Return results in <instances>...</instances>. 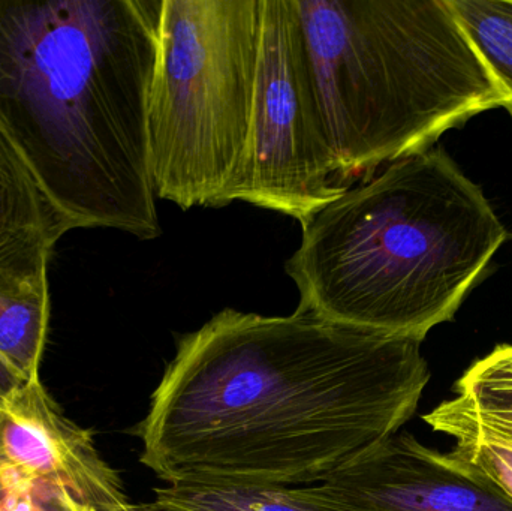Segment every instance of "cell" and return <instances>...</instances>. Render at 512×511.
I'll use <instances>...</instances> for the list:
<instances>
[{
	"instance_id": "7a4b0ae2",
	"label": "cell",
	"mask_w": 512,
	"mask_h": 511,
	"mask_svg": "<svg viewBox=\"0 0 512 511\" xmlns=\"http://www.w3.org/2000/svg\"><path fill=\"white\" fill-rule=\"evenodd\" d=\"M162 0H0V129L68 231L161 236L149 105Z\"/></svg>"
},
{
	"instance_id": "9c48e42d",
	"label": "cell",
	"mask_w": 512,
	"mask_h": 511,
	"mask_svg": "<svg viewBox=\"0 0 512 511\" xmlns=\"http://www.w3.org/2000/svg\"><path fill=\"white\" fill-rule=\"evenodd\" d=\"M66 233L62 216L0 129V269L50 261Z\"/></svg>"
},
{
	"instance_id": "8992f818",
	"label": "cell",
	"mask_w": 512,
	"mask_h": 511,
	"mask_svg": "<svg viewBox=\"0 0 512 511\" xmlns=\"http://www.w3.org/2000/svg\"><path fill=\"white\" fill-rule=\"evenodd\" d=\"M297 0H261L251 152L239 201L301 225L345 192Z\"/></svg>"
},
{
	"instance_id": "30bf717a",
	"label": "cell",
	"mask_w": 512,
	"mask_h": 511,
	"mask_svg": "<svg viewBox=\"0 0 512 511\" xmlns=\"http://www.w3.org/2000/svg\"><path fill=\"white\" fill-rule=\"evenodd\" d=\"M48 261L0 269V357L24 380L39 377L50 321Z\"/></svg>"
},
{
	"instance_id": "6da1fadb",
	"label": "cell",
	"mask_w": 512,
	"mask_h": 511,
	"mask_svg": "<svg viewBox=\"0 0 512 511\" xmlns=\"http://www.w3.org/2000/svg\"><path fill=\"white\" fill-rule=\"evenodd\" d=\"M421 344L224 309L177 341L134 429L140 462L168 486L319 485L414 417Z\"/></svg>"
},
{
	"instance_id": "7c38bea8",
	"label": "cell",
	"mask_w": 512,
	"mask_h": 511,
	"mask_svg": "<svg viewBox=\"0 0 512 511\" xmlns=\"http://www.w3.org/2000/svg\"><path fill=\"white\" fill-rule=\"evenodd\" d=\"M457 23L508 93L512 119V2L448 0Z\"/></svg>"
},
{
	"instance_id": "e0dca14e",
	"label": "cell",
	"mask_w": 512,
	"mask_h": 511,
	"mask_svg": "<svg viewBox=\"0 0 512 511\" xmlns=\"http://www.w3.org/2000/svg\"><path fill=\"white\" fill-rule=\"evenodd\" d=\"M18 503L11 485L0 474V511H17Z\"/></svg>"
},
{
	"instance_id": "2e32d148",
	"label": "cell",
	"mask_w": 512,
	"mask_h": 511,
	"mask_svg": "<svg viewBox=\"0 0 512 511\" xmlns=\"http://www.w3.org/2000/svg\"><path fill=\"white\" fill-rule=\"evenodd\" d=\"M24 381L26 380L0 357V399L14 392Z\"/></svg>"
},
{
	"instance_id": "52a82bcc",
	"label": "cell",
	"mask_w": 512,
	"mask_h": 511,
	"mask_svg": "<svg viewBox=\"0 0 512 511\" xmlns=\"http://www.w3.org/2000/svg\"><path fill=\"white\" fill-rule=\"evenodd\" d=\"M0 474L80 511H119L131 504L92 432L62 413L39 377L0 399Z\"/></svg>"
},
{
	"instance_id": "5bb4252c",
	"label": "cell",
	"mask_w": 512,
	"mask_h": 511,
	"mask_svg": "<svg viewBox=\"0 0 512 511\" xmlns=\"http://www.w3.org/2000/svg\"><path fill=\"white\" fill-rule=\"evenodd\" d=\"M456 398L483 416L512 417V345L477 360L457 381Z\"/></svg>"
},
{
	"instance_id": "5b68a950",
	"label": "cell",
	"mask_w": 512,
	"mask_h": 511,
	"mask_svg": "<svg viewBox=\"0 0 512 511\" xmlns=\"http://www.w3.org/2000/svg\"><path fill=\"white\" fill-rule=\"evenodd\" d=\"M261 0H162L149 105L156 197L239 201L251 152Z\"/></svg>"
},
{
	"instance_id": "3957f363",
	"label": "cell",
	"mask_w": 512,
	"mask_h": 511,
	"mask_svg": "<svg viewBox=\"0 0 512 511\" xmlns=\"http://www.w3.org/2000/svg\"><path fill=\"white\" fill-rule=\"evenodd\" d=\"M285 263L300 311L423 342L453 321L507 230L442 147L387 165L301 225Z\"/></svg>"
},
{
	"instance_id": "277c9868",
	"label": "cell",
	"mask_w": 512,
	"mask_h": 511,
	"mask_svg": "<svg viewBox=\"0 0 512 511\" xmlns=\"http://www.w3.org/2000/svg\"><path fill=\"white\" fill-rule=\"evenodd\" d=\"M340 182L505 107L448 0H297Z\"/></svg>"
},
{
	"instance_id": "ac0fdd59",
	"label": "cell",
	"mask_w": 512,
	"mask_h": 511,
	"mask_svg": "<svg viewBox=\"0 0 512 511\" xmlns=\"http://www.w3.org/2000/svg\"><path fill=\"white\" fill-rule=\"evenodd\" d=\"M119 511H155L152 506H135V504H129L128 507H125L123 510Z\"/></svg>"
},
{
	"instance_id": "8fae6325",
	"label": "cell",
	"mask_w": 512,
	"mask_h": 511,
	"mask_svg": "<svg viewBox=\"0 0 512 511\" xmlns=\"http://www.w3.org/2000/svg\"><path fill=\"white\" fill-rule=\"evenodd\" d=\"M155 511H358L322 495L315 485L165 486L155 489Z\"/></svg>"
},
{
	"instance_id": "ba28073f",
	"label": "cell",
	"mask_w": 512,
	"mask_h": 511,
	"mask_svg": "<svg viewBox=\"0 0 512 511\" xmlns=\"http://www.w3.org/2000/svg\"><path fill=\"white\" fill-rule=\"evenodd\" d=\"M358 511H512V500L456 453L397 432L315 485Z\"/></svg>"
},
{
	"instance_id": "4fadbf2b",
	"label": "cell",
	"mask_w": 512,
	"mask_h": 511,
	"mask_svg": "<svg viewBox=\"0 0 512 511\" xmlns=\"http://www.w3.org/2000/svg\"><path fill=\"white\" fill-rule=\"evenodd\" d=\"M433 429L454 438L453 453L474 465L512 500V444L487 434L454 402H442L423 417Z\"/></svg>"
},
{
	"instance_id": "9a60e30c",
	"label": "cell",
	"mask_w": 512,
	"mask_h": 511,
	"mask_svg": "<svg viewBox=\"0 0 512 511\" xmlns=\"http://www.w3.org/2000/svg\"><path fill=\"white\" fill-rule=\"evenodd\" d=\"M454 402L474 420L475 425L478 428L483 429L493 437L501 438V440L507 441L512 444V417H495V416H483V414L475 413V411L469 410L466 405H463L459 399L454 396Z\"/></svg>"
}]
</instances>
